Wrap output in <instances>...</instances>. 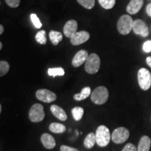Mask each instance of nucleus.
I'll return each mask as SVG.
<instances>
[{"label": "nucleus", "instance_id": "obj_1", "mask_svg": "<svg viewBox=\"0 0 151 151\" xmlns=\"http://www.w3.org/2000/svg\"><path fill=\"white\" fill-rule=\"evenodd\" d=\"M96 143L100 147H106L111 141V134L109 129L105 125H100L96 130Z\"/></svg>", "mask_w": 151, "mask_h": 151}, {"label": "nucleus", "instance_id": "obj_2", "mask_svg": "<svg viewBox=\"0 0 151 151\" xmlns=\"http://www.w3.org/2000/svg\"><path fill=\"white\" fill-rule=\"evenodd\" d=\"M109 91L104 86H99L96 88L90 95L92 101L97 105L104 104L108 101Z\"/></svg>", "mask_w": 151, "mask_h": 151}, {"label": "nucleus", "instance_id": "obj_3", "mask_svg": "<svg viewBox=\"0 0 151 151\" xmlns=\"http://www.w3.org/2000/svg\"><path fill=\"white\" fill-rule=\"evenodd\" d=\"M134 20L129 15H123L119 18L117 27L119 33L122 35H127L133 28Z\"/></svg>", "mask_w": 151, "mask_h": 151}, {"label": "nucleus", "instance_id": "obj_4", "mask_svg": "<svg viewBox=\"0 0 151 151\" xmlns=\"http://www.w3.org/2000/svg\"><path fill=\"white\" fill-rule=\"evenodd\" d=\"M100 64H101V62H100V58L98 55L92 53L90 55L86 60L85 69L87 73L90 74H94L99 70Z\"/></svg>", "mask_w": 151, "mask_h": 151}, {"label": "nucleus", "instance_id": "obj_5", "mask_svg": "<svg viewBox=\"0 0 151 151\" xmlns=\"http://www.w3.org/2000/svg\"><path fill=\"white\" fill-rule=\"evenodd\" d=\"M138 82L143 90H148L151 86V73L146 68H141L138 71Z\"/></svg>", "mask_w": 151, "mask_h": 151}, {"label": "nucleus", "instance_id": "obj_6", "mask_svg": "<svg viewBox=\"0 0 151 151\" xmlns=\"http://www.w3.org/2000/svg\"><path fill=\"white\" fill-rule=\"evenodd\" d=\"M45 118L43 106L41 104H35L32 106L29 112V119L32 122H41Z\"/></svg>", "mask_w": 151, "mask_h": 151}, {"label": "nucleus", "instance_id": "obj_7", "mask_svg": "<svg viewBox=\"0 0 151 151\" xmlns=\"http://www.w3.org/2000/svg\"><path fill=\"white\" fill-rule=\"evenodd\" d=\"M129 137V132L127 128L120 127L117 128L111 134V139L116 144H121L125 142Z\"/></svg>", "mask_w": 151, "mask_h": 151}, {"label": "nucleus", "instance_id": "obj_8", "mask_svg": "<svg viewBox=\"0 0 151 151\" xmlns=\"http://www.w3.org/2000/svg\"><path fill=\"white\" fill-rule=\"evenodd\" d=\"M36 97L38 99L45 103L52 102L57 99L56 94L47 89L38 90L36 92Z\"/></svg>", "mask_w": 151, "mask_h": 151}, {"label": "nucleus", "instance_id": "obj_9", "mask_svg": "<svg viewBox=\"0 0 151 151\" xmlns=\"http://www.w3.org/2000/svg\"><path fill=\"white\" fill-rule=\"evenodd\" d=\"M132 29L137 35H141L143 37H146L148 36L149 30L148 25L141 19H137L134 21Z\"/></svg>", "mask_w": 151, "mask_h": 151}, {"label": "nucleus", "instance_id": "obj_10", "mask_svg": "<svg viewBox=\"0 0 151 151\" xmlns=\"http://www.w3.org/2000/svg\"><path fill=\"white\" fill-rule=\"evenodd\" d=\"M90 34L86 31L78 32L71 38V43L73 46H78L89 40Z\"/></svg>", "mask_w": 151, "mask_h": 151}, {"label": "nucleus", "instance_id": "obj_11", "mask_svg": "<svg viewBox=\"0 0 151 151\" xmlns=\"http://www.w3.org/2000/svg\"><path fill=\"white\" fill-rule=\"evenodd\" d=\"M89 57L88 51L86 50H81L75 55L72 60V65L74 67H79L86 62Z\"/></svg>", "mask_w": 151, "mask_h": 151}, {"label": "nucleus", "instance_id": "obj_12", "mask_svg": "<svg viewBox=\"0 0 151 151\" xmlns=\"http://www.w3.org/2000/svg\"><path fill=\"white\" fill-rule=\"evenodd\" d=\"M78 29V23L74 20H70L67 22L64 27V34L66 37L68 38H71L77 32Z\"/></svg>", "mask_w": 151, "mask_h": 151}, {"label": "nucleus", "instance_id": "obj_13", "mask_svg": "<svg viewBox=\"0 0 151 151\" xmlns=\"http://www.w3.org/2000/svg\"><path fill=\"white\" fill-rule=\"evenodd\" d=\"M143 6V0H131L127 6V11L129 14H137Z\"/></svg>", "mask_w": 151, "mask_h": 151}, {"label": "nucleus", "instance_id": "obj_14", "mask_svg": "<svg viewBox=\"0 0 151 151\" xmlns=\"http://www.w3.org/2000/svg\"><path fill=\"white\" fill-rule=\"evenodd\" d=\"M41 141L43 146L47 149H52L56 146V142L54 137L48 133H44L41 135Z\"/></svg>", "mask_w": 151, "mask_h": 151}, {"label": "nucleus", "instance_id": "obj_15", "mask_svg": "<svg viewBox=\"0 0 151 151\" xmlns=\"http://www.w3.org/2000/svg\"><path fill=\"white\" fill-rule=\"evenodd\" d=\"M50 111L52 115L61 121H65L67 119V115L63 109L58 105H52L50 106Z\"/></svg>", "mask_w": 151, "mask_h": 151}, {"label": "nucleus", "instance_id": "obj_16", "mask_svg": "<svg viewBox=\"0 0 151 151\" xmlns=\"http://www.w3.org/2000/svg\"><path fill=\"white\" fill-rule=\"evenodd\" d=\"M151 141L148 136H143L138 145V151H149L150 148Z\"/></svg>", "mask_w": 151, "mask_h": 151}, {"label": "nucleus", "instance_id": "obj_17", "mask_svg": "<svg viewBox=\"0 0 151 151\" xmlns=\"http://www.w3.org/2000/svg\"><path fill=\"white\" fill-rule=\"evenodd\" d=\"M91 89H90V87H85L81 90V92L78 94H76L73 96V99H74L76 101H82V100H84L90 97L91 95Z\"/></svg>", "mask_w": 151, "mask_h": 151}, {"label": "nucleus", "instance_id": "obj_18", "mask_svg": "<svg viewBox=\"0 0 151 151\" xmlns=\"http://www.w3.org/2000/svg\"><path fill=\"white\" fill-rule=\"evenodd\" d=\"M49 37H50V41H51L54 46L58 45L62 40V39H63L62 34L60 33V32L55 31V30H51L50 32V33H49Z\"/></svg>", "mask_w": 151, "mask_h": 151}, {"label": "nucleus", "instance_id": "obj_19", "mask_svg": "<svg viewBox=\"0 0 151 151\" xmlns=\"http://www.w3.org/2000/svg\"><path fill=\"white\" fill-rule=\"evenodd\" d=\"M49 130L55 134H62L65 132L66 127L61 123L52 122L49 125Z\"/></svg>", "mask_w": 151, "mask_h": 151}, {"label": "nucleus", "instance_id": "obj_20", "mask_svg": "<svg viewBox=\"0 0 151 151\" xmlns=\"http://www.w3.org/2000/svg\"><path fill=\"white\" fill-rule=\"evenodd\" d=\"M96 143V135L94 133H89L84 140V146L86 148L90 149Z\"/></svg>", "mask_w": 151, "mask_h": 151}, {"label": "nucleus", "instance_id": "obj_21", "mask_svg": "<svg viewBox=\"0 0 151 151\" xmlns=\"http://www.w3.org/2000/svg\"><path fill=\"white\" fill-rule=\"evenodd\" d=\"M71 114H72L73 118L75 120L79 121V120H81L83 116L84 110L80 106H76L71 109Z\"/></svg>", "mask_w": 151, "mask_h": 151}, {"label": "nucleus", "instance_id": "obj_22", "mask_svg": "<svg viewBox=\"0 0 151 151\" xmlns=\"http://www.w3.org/2000/svg\"><path fill=\"white\" fill-rule=\"evenodd\" d=\"M35 39L39 44L45 45L47 42L46 39V33L45 30H41V31L38 32L36 35Z\"/></svg>", "mask_w": 151, "mask_h": 151}, {"label": "nucleus", "instance_id": "obj_23", "mask_svg": "<svg viewBox=\"0 0 151 151\" xmlns=\"http://www.w3.org/2000/svg\"><path fill=\"white\" fill-rule=\"evenodd\" d=\"M48 74L53 77H55L57 76H64L65 75V70L62 67L50 68L48 70Z\"/></svg>", "mask_w": 151, "mask_h": 151}, {"label": "nucleus", "instance_id": "obj_24", "mask_svg": "<svg viewBox=\"0 0 151 151\" xmlns=\"http://www.w3.org/2000/svg\"><path fill=\"white\" fill-rule=\"evenodd\" d=\"M99 4L105 9H111L116 4V0H98Z\"/></svg>", "mask_w": 151, "mask_h": 151}, {"label": "nucleus", "instance_id": "obj_25", "mask_svg": "<svg viewBox=\"0 0 151 151\" xmlns=\"http://www.w3.org/2000/svg\"><path fill=\"white\" fill-rule=\"evenodd\" d=\"M9 69H10V66L8 62L1 60L0 62V76L2 77L3 76L6 74Z\"/></svg>", "mask_w": 151, "mask_h": 151}, {"label": "nucleus", "instance_id": "obj_26", "mask_svg": "<svg viewBox=\"0 0 151 151\" xmlns=\"http://www.w3.org/2000/svg\"><path fill=\"white\" fill-rule=\"evenodd\" d=\"M80 4L87 9H92L94 6V0H77Z\"/></svg>", "mask_w": 151, "mask_h": 151}, {"label": "nucleus", "instance_id": "obj_27", "mask_svg": "<svg viewBox=\"0 0 151 151\" xmlns=\"http://www.w3.org/2000/svg\"><path fill=\"white\" fill-rule=\"evenodd\" d=\"M30 18H31L32 22L33 24L35 25V27L36 28L39 29V28H41V27H42V23L41 22L40 20H39V18H38L37 15L35 14H31V16H30Z\"/></svg>", "mask_w": 151, "mask_h": 151}, {"label": "nucleus", "instance_id": "obj_28", "mask_svg": "<svg viewBox=\"0 0 151 151\" xmlns=\"http://www.w3.org/2000/svg\"><path fill=\"white\" fill-rule=\"evenodd\" d=\"M7 5L11 8H16L20 4V0H5Z\"/></svg>", "mask_w": 151, "mask_h": 151}, {"label": "nucleus", "instance_id": "obj_29", "mask_svg": "<svg viewBox=\"0 0 151 151\" xmlns=\"http://www.w3.org/2000/svg\"><path fill=\"white\" fill-rule=\"evenodd\" d=\"M122 151H138V149L134 145L129 143L124 147Z\"/></svg>", "mask_w": 151, "mask_h": 151}, {"label": "nucleus", "instance_id": "obj_30", "mask_svg": "<svg viewBox=\"0 0 151 151\" xmlns=\"http://www.w3.org/2000/svg\"><path fill=\"white\" fill-rule=\"evenodd\" d=\"M143 50L145 52H151V41H146V42L143 44Z\"/></svg>", "mask_w": 151, "mask_h": 151}, {"label": "nucleus", "instance_id": "obj_31", "mask_svg": "<svg viewBox=\"0 0 151 151\" xmlns=\"http://www.w3.org/2000/svg\"><path fill=\"white\" fill-rule=\"evenodd\" d=\"M60 151H78V150L76 148H71V147L62 145V146L60 147Z\"/></svg>", "mask_w": 151, "mask_h": 151}, {"label": "nucleus", "instance_id": "obj_32", "mask_svg": "<svg viewBox=\"0 0 151 151\" xmlns=\"http://www.w3.org/2000/svg\"><path fill=\"white\" fill-rule=\"evenodd\" d=\"M146 13L149 16L151 17V3L147 6L146 7Z\"/></svg>", "mask_w": 151, "mask_h": 151}, {"label": "nucleus", "instance_id": "obj_33", "mask_svg": "<svg viewBox=\"0 0 151 151\" xmlns=\"http://www.w3.org/2000/svg\"><path fill=\"white\" fill-rule=\"evenodd\" d=\"M146 63L151 68V57H148L146 58Z\"/></svg>", "mask_w": 151, "mask_h": 151}, {"label": "nucleus", "instance_id": "obj_34", "mask_svg": "<svg viewBox=\"0 0 151 151\" xmlns=\"http://www.w3.org/2000/svg\"><path fill=\"white\" fill-rule=\"evenodd\" d=\"M4 30V29L3 25L2 24H1V25H0V35H2Z\"/></svg>", "mask_w": 151, "mask_h": 151}, {"label": "nucleus", "instance_id": "obj_35", "mask_svg": "<svg viewBox=\"0 0 151 151\" xmlns=\"http://www.w3.org/2000/svg\"><path fill=\"white\" fill-rule=\"evenodd\" d=\"M2 49V43L0 42V50H1Z\"/></svg>", "mask_w": 151, "mask_h": 151}, {"label": "nucleus", "instance_id": "obj_36", "mask_svg": "<svg viewBox=\"0 0 151 151\" xmlns=\"http://www.w3.org/2000/svg\"><path fill=\"white\" fill-rule=\"evenodd\" d=\"M1 108H2V107H1V105H0V113L1 112Z\"/></svg>", "mask_w": 151, "mask_h": 151}]
</instances>
